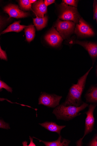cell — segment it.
<instances>
[{"instance_id": "cell-8", "label": "cell", "mask_w": 97, "mask_h": 146, "mask_svg": "<svg viewBox=\"0 0 97 146\" xmlns=\"http://www.w3.org/2000/svg\"><path fill=\"white\" fill-rule=\"evenodd\" d=\"M4 11L9 16V19L11 18L19 19L26 17L29 14L20 10L18 7L13 4H9L5 6L4 9Z\"/></svg>"}, {"instance_id": "cell-11", "label": "cell", "mask_w": 97, "mask_h": 146, "mask_svg": "<svg viewBox=\"0 0 97 146\" xmlns=\"http://www.w3.org/2000/svg\"><path fill=\"white\" fill-rule=\"evenodd\" d=\"M33 8L36 15L40 18H44V15L47 13V7L44 1L42 0L37 1L34 3Z\"/></svg>"}, {"instance_id": "cell-9", "label": "cell", "mask_w": 97, "mask_h": 146, "mask_svg": "<svg viewBox=\"0 0 97 146\" xmlns=\"http://www.w3.org/2000/svg\"><path fill=\"white\" fill-rule=\"evenodd\" d=\"M45 38L46 41L53 47L59 46L63 41L59 33L53 28L46 36Z\"/></svg>"}, {"instance_id": "cell-28", "label": "cell", "mask_w": 97, "mask_h": 146, "mask_svg": "<svg viewBox=\"0 0 97 146\" xmlns=\"http://www.w3.org/2000/svg\"><path fill=\"white\" fill-rule=\"evenodd\" d=\"M1 19H0V25H1Z\"/></svg>"}, {"instance_id": "cell-2", "label": "cell", "mask_w": 97, "mask_h": 146, "mask_svg": "<svg viewBox=\"0 0 97 146\" xmlns=\"http://www.w3.org/2000/svg\"><path fill=\"white\" fill-rule=\"evenodd\" d=\"M89 104L83 102L79 107L74 106H65L61 104L55 108L52 113L57 120L69 121L81 114V111L88 107Z\"/></svg>"}, {"instance_id": "cell-7", "label": "cell", "mask_w": 97, "mask_h": 146, "mask_svg": "<svg viewBox=\"0 0 97 146\" xmlns=\"http://www.w3.org/2000/svg\"><path fill=\"white\" fill-rule=\"evenodd\" d=\"M77 24L75 28V33L81 36H91L94 35V33L88 25L82 18L80 19Z\"/></svg>"}, {"instance_id": "cell-22", "label": "cell", "mask_w": 97, "mask_h": 146, "mask_svg": "<svg viewBox=\"0 0 97 146\" xmlns=\"http://www.w3.org/2000/svg\"><path fill=\"white\" fill-rule=\"evenodd\" d=\"M0 58L1 60H7V58L6 52L1 48L0 45Z\"/></svg>"}, {"instance_id": "cell-4", "label": "cell", "mask_w": 97, "mask_h": 146, "mask_svg": "<svg viewBox=\"0 0 97 146\" xmlns=\"http://www.w3.org/2000/svg\"><path fill=\"white\" fill-rule=\"evenodd\" d=\"M61 13L59 18L63 20L73 21L78 24L80 16L77 9L74 7L68 6L64 3L60 5Z\"/></svg>"}, {"instance_id": "cell-20", "label": "cell", "mask_w": 97, "mask_h": 146, "mask_svg": "<svg viewBox=\"0 0 97 146\" xmlns=\"http://www.w3.org/2000/svg\"><path fill=\"white\" fill-rule=\"evenodd\" d=\"M89 146H97V135L96 134L93 137L91 141L87 144Z\"/></svg>"}, {"instance_id": "cell-1", "label": "cell", "mask_w": 97, "mask_h": 146, "mask_svg": "<svg viewBox=\"0 0 97 146\" xmlns=\"http://www.w3.org/2000/svg\"><path fill=\"white\" fill-rule=\"evenodd\" d=\"M93 67L84 75L78 80L76 84H73L69 89V91L64 102L61 104L64 106H74L79 107L83 102L82 100V95L85 88L88 76Z\"/></svg>"}, {"instance_id": "cell-6", "label": "cell", "mask_w": 97, "mask_h": 146, "mask_svg": "<svg viewBox=\"0 0 97 146\" xmlns=\"http://www.w3.org/2000/svg\"><path fill=\"white\" fill-rule=\"evenodd\" d=\"M55 26L62 38L65 39L74 32L75 23L70 21H61L58 19Z\"/></svg>"}, {"instance_id": "cell-15", "label": "cell", "mask_w": 97, "mask_h": 146, "mask_svg": "<svg viewBox=\"0 0 97 146\" xmlns=\"http://www.w3.org/2000/svg\"><path fill=\"white\" fill-rule=\"evenodd\" d=\"M20 21H16L9 26L7 28L3 31L2 34H5L9 32H14L19 33L28 26L20 25Z\"/></svg>"}, {"instance_id": "cell-12", "label": "cell", "mask_w": 97, "mask_h": 146, "mask_svg": "<svg viewBox=\"0 0 97 146\" xmlns=\"http://www.w3.org/2000/svg\"><path fill=\"white\" fill-rule=\"evenodd\" d=\"M86 102L92 104H97V86L92 85L85 95Z\"/></svg>"}, {"instance_id": "cell-13", "label": "cell", "mask_w": 97, "mask_h": 146, "mask_svg": "<svg viewBox=\"0 0 97 146\" xmlns=\"http://www.w3.org/2000/svg\"><path fill=\"white\" fill-rule=\"evenodd\" d=\"M34 138L38 139L39 142L43 143L46 146H68L71 141L63 138L60 135L57 140L53 141H46L40 140L34 137Z\"/></svg>"}, {"instance_id": "cell-25", "label": "cell", "mask_w": 97, "mask_h": 146, "mask_svg": "<svg viewBox=\"0 0 97 146\" xmlns=\"http://www.w3.org/2000/svg\"><path fill=\"white\" fill-rule=\"evenodd\" d=\"M55 1H53V0H45L44 2L46 6L47 7L54 3Z\"/></svg>"}, {"instance_id": "cell-26", "label": "cell", "mask_w": 97, "mask_h": 146, "mask_svg": "<svg viewBox=\"0 0 97 146\" xmlns=\"http://www.w3.org/2000/svg\"><path fill=\"white\" fill-rule=\"evenodd\" d=\"M5 100H6L8 101L9 102H10V103H14L11 102V101L8 100L7 99H6L3 98H0V101H3Z\"/></svg>"}, {"instance_id": "cell-21", "label": "cell", "mask_w": 97, "mask_h": 146, "mask_svg": "<svg viewBox=\"0 0 97 146\" xmlns=\"http://www.w3.org/2000/svg\"><path fill=\"white\" fill-rule=\"evenodd\" d=\"M66 4L68 5L75 7L77 6V2L78 1L75 0H64L63 1Z\"/></svg>"}, {"instance_id": "cell-3", "label": "cell", "mask_w": 97, "mask_h": 146, "mask_svg": "<svg viewBox=\"0 0 97 146\" xmlns=\"http://www.w3.org/2000/svg\"><path fill=\"white\" fill-rule=\"evenodd\" d=\"M96 106L97 104H90L88 106V111L84 113L87 115L85 120L84 135L82 138L76 142L77 146H82L83 144L82 141L85 136L89 134L93 130H96L94 127L95 119L94 116V112Z\"/></svg>"}, {"instance_id": "cell-27", "label": "cell", "mask_w": 97, "mask_h": 146, "mask_svg": "<svg viewBox=\"0 0 97 146\" xmlns=\"http://www.w3.org/2000/svg\"><path fill=\"white\" fill-rule=\"evenodd\" d=\"M37 1L36 0H30L29 1L30 3L31 4L32 3H34Z\"/></svg>"}, {"instance_id": "cell-5", "label": "cell", "mask_w": 97, "mask_h": 146, "mask_svg": "<svg viewBox=\"0 0 97 146\" xmlns=\"http://www.w3.org/2000/svg\"><path fill=\"white\" fill-rule=\"evenodd\" d=\"M62 96L56 94H50L46 92L42 93L38 99V104H42L47 107L55 108L60 105Z\"/></svg>"}, {"instance_id": "cell-24", "label": "cell", "mask_w": 97, "mask_h": 146, "mask_svg": "<svg viewBox=\"0 0 97 146\" xmlns=\"http://www.w3.org/2000/svg\"><path fill=\"white\" fill-rule=\"evenodd\" d=\"M94 19H95L97 22V1H94Z\"/></svg>"}, {"instance_id": "cell-17", "label": "cell", "mask_w": 97, "mask_h": 146, "mask_svg": "<svg viewBox=\"0 0 97 146\" xmlns=\"http://www.w3.org/2000/svg\"><path fill=\"white\" fill-rule=\"evenodd\" d=\"M26 41L29 42L32 41L35 35V29L34 25L28 26L24 29Z\"/></svg>"}, {"instance_id": "cell-10", "label": "cell", "mask_w": 97, "mask_h": 146, "mask_svg": "<svg viewBox=\"0 0 97 146\" xmlns=\"http://www.w3.org/2000/svg\"><path fill=\"white\" fill-rule=\"evenodd\" d=\"M70 44H77L84 47L88 52L92 59L97 57V45L96 43L88 42H81L78 40H71Z\"/></svg>"}, {"instance_id": "cell-14", "label": "cell", "mask_w": 97, "mask_h": 146, "mask_svg": "<svg viewBox=\"0 0 97 146\" xmlns=\"http://www.w3.org/2000/svg\"><path fill=\"white\" fill-rule=\"evenodd\" d=\"M39 124L50 131L57 133L59 135H61V130L66 126L65 125H59L56 123L52 122H46Z\"/></svg>"}, {"instance_id": "cell-19", "label": "cell", "mask_w": 97, "mask_h": 146, "mask_svg": "<svg viewBox=\"0 0 97 146\" xmlns=\"http://www.w3.org/2000/svg\"><path fill=\"white\" fill-rule=\"evenodd\" d=\"M3 88L5 89L9 92L11 93L12 92V89L11 88L5 83L0 80V91H1Z\"/></svg>"}, {"instance_id": "cell-16", "label": "cell", "mask_w": 97, "mask_h": 146, "mask_svg": "<svg viewBox=\"0 0 97 146\" xmlns=\"http://www.w3.org/2000/svg\"><path fill=\"white\" fill-rule=\"evenodd\" d=\"M36 16V18L33 19V22L37 30L39 31L42 29L46 26L48 18L46 15L43 18H40Z\"/></svg>"}, {"instance_id": "cell-18", "label": "cell", "mask_w": 97, "mask_h": 146, "mask_svg": "<svg viewBox=\"0 0 97 146\" xmlns=\"http://www.w3.org/2000/svg\"><path fill=\"white\" fill-rule=\"evenodd\" d=\"M20 5L21 8L24 10H32L31 4L29 0H21L20 1Z\"/></svg>"}, {"instance_id": "cell-23", "label": "cell", "mask_w": 97, "mask_h": 146, "mask_svg": "<svg viewBox=\"0 0 97 146\" xmlns=\"http://www.w3.org/2000/svg\"><path fill=\"white\" fill-rule=\"evenodd\" d=\"M0 128L9 129L10 128L9 124L0 119Z\"/></svg>"}]
</instances>
